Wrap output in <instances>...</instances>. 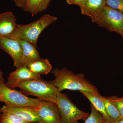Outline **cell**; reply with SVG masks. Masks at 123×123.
I'll return each mask as SVG.
<instances>
[{"instance_id": "cell-29", "label": "cell", "mask_w": 123, "mask_h": 123, "mask_svg": "<svg viewBox=\"0 0 123 123\" xmlns=\"http://www.w3.org/2000/svg\"></svg>"}, {"instance_id": "cell-27", "label": "cell", "mask_w": 123, "mask_h": 123, "mask_svg": "<svg viewBox=\"0 0 123 123\" xmlns=\"http://www.w3.org/2000/svg\"></svg>"}, {"instance_id": "cell-7", "label": "cell", "mask_w": 123, "mask_h": 123, "mask_svg": "<svg viewBox=\"0 0 123 123\" xmlns=\"http://www.w3.org/2000/svg\"><path fill=\"white\" fill-rule=\"evenodd\" d=\"M40 119L37 123H62L59 109L55 103L42 101L39 107L36 108Z\"/></svg>"}, {"instance_id": "cell-18", "label": "cell", "mask_w": 123, "mask_h": 123, "mask_svg": "<svg viewBox=\"0 0 123 123\" xmlns=\"http://www.w3.org/2000/svg\"><path fill=\"white\" fill-rule=\"evenodd\" d=\"M0 123H34L28 122L10 112H1Z\"/></svg>"}, {"instance_id": "cell-16", "label": "cell", "mask_w": 123, "mask_h": 123, "mask_svg": "<svg viewBox=\"0 0 123 123\" xmlns=\"http://www.w3.org/2000/svg\"><path fill=\"white\" fill-rule=\"evenodd\" d=\"M51 0H27L24 11L34 15L46 10Z\"/></svg>"}, {"instance_id": "cell-11", "label": "cell", "mask_w": 123, "mask_h": 123, "mask_svg": "<svg viewBox=\"0 0 123 123\" xmlns=\"http://www.w3.org/2000/svg\"><path fill=\"white\" fill-rule=\"evenodd\" d=\"M79 6L82 14L90 17L92 20L102 12L106 6V0H86Z\"/></svg>"}, {"instance_id": "cell-19", "label": "cell", "mask_w": 123, "mask_h": 123, "mask_svg": "<svg viewBox=\"0 0 123 123\" xmlns=\"http://www.w3.org/2000/svg\"><path fill=\"white\" fill-rule=\"evenodd\" d=\"M91 113L85 123H107L102 115L93 107L91 105Z\"/></svg>"}, {"instance_id": "cell-10", "label": "cell", "mask_w": 123, "mask_h": 123, "mask_svg": "<svg viewBox=\"0 0 123 123\" xmlns=\"http://www.w3.org/2000/svg\"><path fill=\"white\" fill-rule=\"evenodd\" d=\"M36 108L28 107L3 106L0 108V112H7L15 115L31 123H38L40 119Z\"/></svg>"}, {"instance_id": "cell-24", "label": "cell", "mask_w": 123, "mask_h": 123, "mask_svg": "<svg viewBox=\"0 0 123 123\" xmlns=\"http://www.w3.org/2000/svg\"><path fill=\"white\" fill-rule=\"evenodd\" d=\"M4 83L5 80L3 76V73L0 69V84Z\"/></svg>"}, {"instance_id": "cell-15", "label": "cell", "mask_w": 123, "mask_h": 123, "mask_svg": "<svg viewBox=\"0 0 123 123\" xmlns=\"http://www.w3.org/2000/svg\"><path fill=\"white\" fill-rule=\"evenodd\" d=\"M27 66L32 72L38 75H47L51 71L52 66L47 59H41L30 62Z\"/></svg>"}, {"instance_id": "cell-17", "label": "cell", "mask_w": 123, "mask_h": 123, "mask_svg": "<svg viewBox=\"0 0 123 123\" xmlns=\"http://www.w3.org/2000/svg\"><path fill=\"white\" fill-rule=\"evenodd\" d=\"M99 97L103 101L108 114L113 121H119L122 119L118 110L107 97H103L101 95Z\"/></svg>"}, {"instance_id": "cell-12", "label": "cell", "mask_w": 123, "mask_h": 123, "mask_svg": "<svg viewBox=\"0 0 123 123\" xmlns=\"http://www.w3.org/2000/svg\"><path fill=\"white\" fill-rule=\"evenodd\" d=\"M22 49L21 63L22 66H25L31 62L42 59L37 47L26 40H17Z\"/></svg>"}, {"instance_id": "cell-22", "label": "cell", "mask_w": 123, "mask_h": 123, "mask_svg": "<svg viewBox=\"0 0 123 123\" xmlns=\"http://www.w3.org/2000/svg\"><path fill=\"white\" fill-rule=\"evenodd\" d=\"M13 1L17 7L23 9L27 0H13Z\"/></svg>"}, {"instance_id": "cell-4", "label": "cell", "mask_w": 123, "mask_h": 123, "mask_svg": "<svg viewBox=\"0 0 123 123\" xmlns=\"http://www.w3.org/2000/svg\"><path fill=\"white\" fill-rule=\"evenodd\" d=\"M56 104L59 111L62 123H78L85 120L89 114L79 110L67 95L59 92Z\"/></svg>"}, {"instance_id": "cell-26", "label": "cell", "mask_w": 123, "mask_h": 123, "mask_svg": "<svg viewBox=\"0 0 123 123\" xmlns=\"http://www.w3.org/2000/svg\"><path fill=\"white\" fill-rule=\"evenodd\" d=\"M120 35H121L122 36V37H123V29H122V31H121V34H120Z\"/></svg>"}, {"instance_id": "cell-21", "label": "cell", "mask_w": 123, "mask_h": 123, "mask_svg": "<svg viewBox=\"0 0 123 123\" xmlns=\"http://www.w3.org/2000/svg\"><path fill=\"white\" fill-rule=\"evenodd\" d=\"M107 6L123 12V0H106Z\"/></svg>"}, {"instance_id": "cell-1", "label": "cell", "mask_w": 123, "mask_h": 123, "mask_svg": "<svg viewBox=\"0 0 123 123\" xmlns=\"http://www.w3.org/2000/svg\"><path fill=\"white\" fill-rule=\"evenodd\" d=\"M51 73L55 79L51 82L59 92L66 89L79 91H86L97 95H100L96 86L86 79L83 74H75L64 68L61 69H53Z\"/></svg>"}, {"instance_id": "cell-6", "label": "cell", "mask_w": 123, "mask_h": 123, "mask_svg": "<svg viewBox=\"0 0 123 123\" xmlns=\"http://www.w3.org/2000/svg\"><path fill=\"white\" fill-rule=\"evenodd\" d=\"M92 21L98 26L120 35L123 27V12L106 6L102 13Z\"/></svg>"}, {"instance_id": "cell-25", "label": "cell", "mask_w": 123, "mask_h": 123, "mask_svg": "<svg viewBox=\"0 0 123 123\" xmlns=\"http://www.w3.org/2000/svg\"><path fill=\"white\" fill-rule=\"evenodd\" d=\"M107 123H123V119H121L119 121H112L111 122H107Z\"/></svg>"}, {"instance_id": "cell-8", "label": "cell", "mask_w": 123, "mask_h": 123, "mask_svg": "<svg viewBox=\"0 0 123 123\" xmlns=\"http://www.w3.org/2000/svg\"><path fill=\"white\" fill-rule=\"evenodd\" d=\"M0 49L11 56L13 60L14 66L16 68L22 66L21 61L22 49L17 40L7 37H0Z\"/></svg>"}, {"instance_id": "cell-3", "label": "cell", "mask_w": 123, "mask_h": 123, "mask_svg": "<svg viewBox=\"0 0 123 123\" xmlns=\"http://www.w3.org/2000/svg\"><path fill=\"white\" fill-rule=\"evenodd\" d=\"M17 87L20 88L24 94L33 95L42 101L55 104L59 92L51 81H46L42 78L21 82Z\"/></svg>"}, {"instance_id": "cell-5", "label": "cell", "mask_w": 123, "mask_h": 123, "mask_svg": "<svg viewBox=\"0 0 123 123\" xmlns=\"http://www.w3.org/2000/svg\"><path fill=\"white\" fill-rule=\"evenodd\" d=\"M42 100L30 98L21 91L8 87L4 84H0V102L8 106L28 107L38 108Z\"/></svg>"}, {"instance_id": "cell-2", "label": "cell", "mask_w": 123, "mask_h": 123, "mask_svg": "<svg viewBox=\"0 0 123 123\" xmlns=\"http://www.w3.org/2000/svg\"><path fill=\"white\" fill-rule=\"evenodd\" d=\"M57 20L55 16L48 14H44L29 24H17L13 32L6 37L15 40H26L37 47L38 39L42 31Z\"/></svg>"}, {"instance_id": "cell-9", "label": "cell", "mask_w": 123, "mask_h": 123, "mask_svg": "<svg viewBox=\"0 0 123 123\" xmlns=\"http://www.w3.org/2000/svg\"><path fill=\"white\" fill-rule=\"evenodd\" d=\"M40 78V75L32 72L26 66H21L9 74L7 82L5 84L12 89L17 87L18 84L21 82Z\"/></svg>"}, {"instance_id": "cell-14", "label": "cell", "mask_w": 123, "mask_h": 123, "mask_svg": "<svg viewBox=\"0 0 123 123\" xmlns=\"http://www.w3.org/2000/svg\"><path fill=\"white\" fill-rule=\"evenodd\" d=\"M80 92L87 98L91 103V105L100 113L106 122L113 121L107 112L103 101L99 97L100 94L99 95H97L91 92L86 91H81Z\"/></svg>"}, {"instance_id": "cell-28", "label": "cell", "mask_w": 123, "mask_h": 123, "mask_svg": "<svg viewBox=\"0 0 123 123\" xmlns=\"http://www.w3.org/2000/svg\"></svg>"}, {"instance_id": "cell-23", "label": "cell", "mask_w": 123, "mask_h": 123, "mask_svg": "<svg viewBox=\"0 0 123 123\" xmlns=\"http://www.w3.org/2000/svg\"><path fill=\"white\" fill-rule=\"evenodd\" d=\"M86 0H66L69 5H74L79 6L85 1Z\"/></svg>"}, {"instance_id": "cell-20", "label": "cell", "mask_w": 123, "mask_h": 123, "mask_svg": "<svg viewBox=\"0 0 123 123\" xmlns=\"http://www.w3.org/2000/svg\"><path fill=\"white\" fill-rule=\"evenodd\" d=\"M118 110L121 118L123 119V97L119 98L117 96L107 97Z\"/></svg>"}, {"instance_id": "cell-13", "label": "cell", "mask_w": 123, "mask_h": 123, "mask_svg": "<svg viewBox=\"0 0 123 123\" xmlns=\"http://www.w3.org/2000/svg\"><path fill=\"white\" fill-rule=\"evenodd\" d=\"M16 21L11 11L0 13V37H7L13 32L17 25Z\"/></svg>"}]
</instances>
